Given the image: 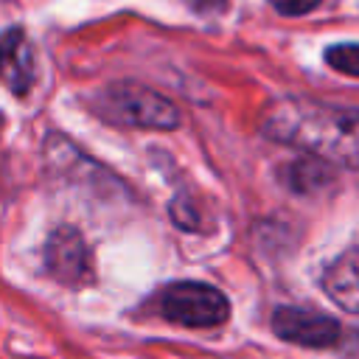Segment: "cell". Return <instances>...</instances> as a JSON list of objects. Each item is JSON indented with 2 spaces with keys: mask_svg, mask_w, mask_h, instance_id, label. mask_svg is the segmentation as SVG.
I'll use <instances>...</instances> for the list:
<instances>
[{
  "mask_svg": "<svg viewBox=\"0 0 359 359\" xmlns=\"http://www.w3.org/2000/svg\"><path fill=\"white\" fill-rule=\"evenodd\" d=\"M264 135L325 163L359 168V109L311 98H283L264 115Z\"/></svg>",
  "mask_w": 359,
  "mask_h": 359,
  "instance_id": "6da1fadb",
  "label": "cell"
},
{
  "mask_svg": "<svg viewBox=\"0 0 359 359\" xmlns=\"http://www.w3.org/2000/svg\"><path fill=\"white\" fill-rule=\"evenodd\" d=\"M93 104L98 115L121 126L174 129L180 123V112L168 98L135 81H118V84L104 87Z\"/></svg>",
  "mask_w": 359,
  "mask_h": 359,
  "instance_id": "7a4b0ae2",
  "label": "cell"
},
{
  "mask_svg": "<svg viewBox=\"0 0 359 359\" xmlns=\"http://www.w3.org/2000/svg\"><path fill=\"white\" fill-rule=\"evenodd\" d=\"M160 311L165 320L185 328H213L227 320V297L199 280L171 283L160 297Z\"/></svg>",
  "mask_w": 359,
  "mask_h": 359,
  "instance_id": "3957f363",
  "label": "cell"
},
{
  "mask_svg": "<svg viewBox=\"0 0 359 359\" xmlns=\"http://www.w3.org/2000/svg\"><path fill=\"white\" fill-rule=\"evenodd\" d=\"M272 331L280 339H289L306 348H328L339 339V323L334 317H325L317 311L311 314L306 309H292V306H280L272 314Z\"/></svg>",
  "mask_w": 359,
  "mask_h": 359,
  "instance_id": "277c9868",
  "label": "cell"
},
{
  "mask_svg": "<svg viewBox=\"0 0 359 359\" xmlns=\"http://www.w3.org/2000/svg\"><path fill=\"white\" fill-rule=\"evenodd\" d=\"M325 294L345 311L359 314V244L345 250L323 275Z\"/></svg>",
  "mask_w": 359,
  "mask_h": 359,
  "instance_id": "5b68a950",
  "label": "cell"
},
{
  "mask_svg": "<svg viewBox=\"0 0 359 359\" xmlns=\"http://www.w3.org/2000/svg\"><path fill=\"white\" fill-rule=\"evenodd\" d=\"M3 76H6L8 90L17 95L28 93L34 81V56L20 28H8L3 36Z\"/></svg>",
  "mask_w": 359,
  "mask_h": 359,
  "instance_id": "8992f818",
  "label": "cell"
},
{
  "mask_svg": "<svg viewBox=\"0 0 359 359\" xmlns=\"http://www.w3.org/2000/svg\"><path fill=\"white\" fill-rule=\"evenodd\" d=\"M76 255H84V244L76 238V233L62 230V233L50 241V247H48L50 272L59 275L62 280H76V275L84 272V261H73Z\"/></svg>",
  "mask_w": 359,
  "mask_h": 359,
  "instance_id": "52a82bcc",
  "label": "cell"
},
{
  "mask_svg": "<svg viewBox=\"0 0 359 359\" xmlns=\"http://www.w3.org/2000/svg\"><path fill=\"white\" fill-rule=\"evenodd\" d=\"M325 160H303V163H294L292 168H289V177H292V188L294 191H311L314 188V182L317 180H328V171H325V165H323Z\"/></svg>",
  "mask_w": 359,
  "mask_h": 359,
  "instance_id": "ba28073f",
  "label": "cell"
},
{
  "mask_svg": "<svg viewBox=\"0 0 359 359\" xmlns=\"http://www.w3.org/2000/svg\"><path fill=\"white\" fill-rule=\"evenodd\" d=\"M325 62L345 73V76H359V45L353 42H345V45H331L325 50Z\"/></svg>",
  "mask_w": 359,
  "mask_h": 359,
  "instance_id": "9c48e42d",
  "label": "cell"
},
{
  "mask_svg": "<svg viewBox=\"0 0 359 359\" xmlns=\"http://www.w3.org/2000/svg\"><path fill=\"white\" fill-rule=\"evenodd\" d=\"M280 14H306L314 6H320V0H269Z\"/></svg>",
  "mask_w": 359,
  "mask_h": 359,
  "instance_id": "30bf717a",
  "label": "cell"
},
{
  "mask_svg": "<svg viewBox=\"0 0 359 359\" xmlns=\"http://www.w3.org/2000/svg\"><path fill=\"white\" fill-rule=\"evenodd\" d=\"M191 8H196V11H210V8H219L224 0H185Z\"/></svg>",
  "mask_w": 359,
  "mask_h": 359,
  "instance_id": "8fae6325",
  "label": "cell"
}]
</instances>
